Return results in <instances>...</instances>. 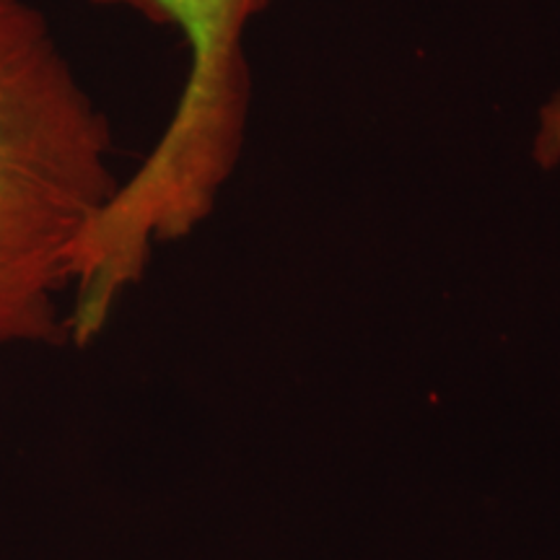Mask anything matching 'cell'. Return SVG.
Here are the masks:
<instances>
[{"label":"cell","mask_w":560,"mask_h":560,"mask_svg":"<svg viewBox=\"0 0 560 560\" xmlns=\"http://www.w3.org/2000/svg\"><path fill=\"white\" fill-rule=\"evenodd\" d=\"M112 130L30 0H0V348L70 340L81 242L115 198Z\"/></svg>","instance_id":"cell-1"},{"label":"cell","mask_w":560,"mask_h":560,"mask_svg":"<svg viewBox=\"0 0 560 560\" xmlns=\"http://www.w3.org/2000/svg\"><path fill=\"white\" fill-rule=\"evenodd\" d=\"M172 26L190 50V70L143 164L120 182L79 252L83 291L115 304L138 283L156 244L192 234L240 161L249 109L247 26L270 0H94Z\"/></svg>","instance_id":"cell-2"},{"label":"cell","mask_w":560,"mask_h":560,"mask_svg":"<svg viewBox=\"0 0 560 560\" xmlns=\"http://www.w3.org/2000/svg\"><path fill=\"white\" fill-rule=\"evenodd\" d=\"M535 161L545 170L560 164V91L552 100L545 102L540 109V122H537L535 143H532Z\"/></svg>","instance_id":"cell-3"}]
</instances>
